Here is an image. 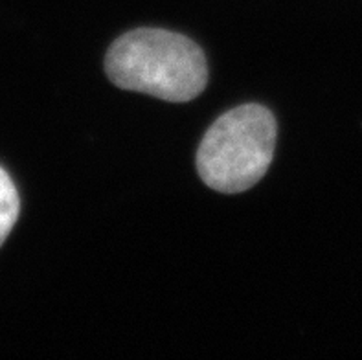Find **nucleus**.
Segmentation results:
<instances>
[{
    "mask_svg": "<svg viewBox=\"0 0 362 360\" xmlns=\"http://www.w3.org/2000/svg\"><path fill=\"white\" fill-rule=\"evenodd\" d=\"M105 72L112 85L173 103L192 101L206 88V57L180 33L138 28L110 45Z\"/></svg>",
    "mask_w": 362,
    "mask_h": 360,
    "instance_id": "f257e3e1",
    "label": "nucleus"
},
{
    "mask_svg": "<svg viewBox=\"0 0 362 360\" xmlns=\"http://www.w3.org/2000/svg\"><path fill=\"white\" fill-rule=\"evenodd\" d=\"M276 137V120L265 107L250 103L228 110L199 146V177L219 193L247 192L271 168Z\"/></svg>",
    "mask_w": 362,
    "mask_h": 360,
    "instance_id": "f03ea898",
    "label": "nucleus"
},
{
    "mask_svg": "<svg viewBox=\"0 0 362 360\" xmlns=\"http://www.w3.org/2000/svg\"><path fill=\"white\" fill-rule=\"evenodd\" d=\"M21 199L17 187L4 169L0 168V246L8 239L18 219Z\"/></svg>",
    "mask_w": 362,
    "mask_h": 360,
    "instance_id": "7ed1b4c3",
    "label": "nucleus"
}]
</instances>
